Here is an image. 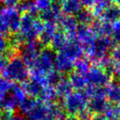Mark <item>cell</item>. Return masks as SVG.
Segmentation results:
<instances>
[{
  "instance_id": "ba28073f",
  "label": "cell",
  "mask_w": 120,
  "mask_h": 120,
  "mask_svg": "<svg viewBox=\"0 0 120 120\" xmlns=\"http://www.w3.org/2000/svg\"><path fill=\"white\" fill-rule=\"evenodd\" d=\"M72 84L70 82L69 79H67V77L64 76L60 82L54 86L55 91L57 93V95L60 97H66L68 95L71 93L72 90Z\"/></svg>"
},
{
  "instance_id": "8992f818",
  "label": "cell",
  "mask_w": 120,
  "mask_h": 120,
  "mask_svg": "<svg viewBox=\"0 0 120 120\" xmlns=\"http://www.w3.org/2000/svg\"><path fill=\"white\" fill-rule=\"evenodd\" d=\"M48 113V104L40 99L35 100V103L27 113L29 120H42Z\"/></svg>"
},
{
  "instance_id": "7a4b0ae2",
  "label": "cell",
  "mask_w": 120,
  "mask_h": 120,
  "mask_svg": "<svg viewBox=\"0 0 120 120\" xmlns=\"http://www.w3.org/2000/svg\"><path fill=\"white\" fill-rule=\"evenodd\" d=\"M56 53L49 47L43 49L40 52L33 67L30 69L32 76L45 77L54 67Z\"/></svg>"
},
{
  "instance_id": "9a60e30c",
  "label": "cell",
  "mask_w": 120,
  "mask_h": 120,
  "mask_svg": "<svg viewBox=\"0 0 120 120\" xmlns=\"http://www.w3.org/2000/svg\"><path fill=\"white\" fill-rule=\"evenodd\" d=\"M51 2H55V1H58V0H50Z\"/></svg>"
},
{
  "instance_id": "e0dca14e",
  "label": "cell",
  "mask_w": 120,
  "mask_h": 120,
  "mask_svg": "<svg viewBox=\"0 0 120 120\" xmlns=\"http://www.w3.org/2000/svg\"><path fill=\"white\" fill-rule=\"evenodd\" d=\"M0 1H4H4H5V0H0Z\"/></svg>"
},
{
  "instance_id": "8fae6325",
  "label": "cell",
  "mask_w": 120,
  "mask_h": 120,
  "mask_svg": "<svg viewBox=\"0 0 120 120\" xmlns=\"http://www.w3.org/2000/svg\"><path fill=\"white\" fill-rule=\"evenodd\" d=\"M7 63H8L7 58L4 56H3V55H1V56H0V73L3 72V71H4Z\"/></svg>"
},
{
  "instance_id": "30bf717a",
  "label": "cell",
  "mask_w": 120,
  "mask_h": 120,
  "mask_svg": "<svg viewBox=\"0 0 120 120\" xmlns=\"http://www.w3.org/2000/svg\"><path fill=\"white\" fill-rule=\"evenodd\" d=\"M19 2L20 0H5L4 1L7 8H15L19 4Z\"/></svg>"
},
{
  "instance_id": "6da1fadb",
  "label": "cell",
  "mask_w": 120,
  "mask_h": 120,
  "mask_svg": "<svg viewBox=\"0 0 120 120\" xmlns=\"http://www.w3.org/2000/svg\"><path fill=\"white\" fill-rule=\"evenodd\" d=\"M29 68L19 57H14L10 61H8L4 71L3 76L9 82H24L28 79Z\"/></svg>"
},
{
  "instance_id": "277c9868",
  "label": "cell",
  "mask_w": 120,
  "mask_h": 120,
  "mask_svg": "<svg viewBox=\"0 0 120 120\" xmlns=\"http://www.w3.org/2000/svg\"><path fill=\"white\" fill-rule=\"evenodd\" d=\"M41 46L42 45L38 40H33V41L27 42L26 45L22 49L21 58L27 66L29 71L33 67L39 53L41 51V49H40Z\"/></svg>"
},
{
  "instance_id": "4fadbf2b",
  "label": "cell",
  "mask_w": 120,
  "mask_h": 120,
  "mask_svg": "<svg viewBox=\"0 0 120 120\" xmlns=\"http://www.w3.org/2000/svg\"><path fill=\"white\" fill-rule=\"evenodd\" d=\"M42 120H58V119L55 118H53V117L49 116V115H46V116H45Z\"/></svg>"
},
{
  "instance_id": "52a82bcc",
  "label": "cell",
  "mask_w": 120,
  "mask_h": 120,
  "mask_svg": "<svg viewBox=\"0 0 120 120\" xmlns=\"http://www.w3.org/2000/svg\"><path fill=\"white\" fill-rule=\"evenodd\" d=\"M67 42V35L64 32L57 29L56 33H55L54 36L51 41V44L49 45V48H51L53 51H60L65 46Z\"/></svg>"
},
{
  "instance_id": "5b68a950",
  "label": "cell",
  "mask_w": 120,
  "mask_h": 120,
  "mask_svg": "<svg viewBox=\"0 0 120 120\" xmlns=\"http://www.w3.org/2000/svg\"><path fill=\"white\" fill-rule=\"evenodd\" d=\"M57 30V26L54 22H46L44 23L43 29L39 35V42L42 46L49 47L51 41L54 36Z\"/></svg>"
},
{
  "instance_id": "2e32d148",
  "label": "cell",
  "mask_w": 120,
  "mask_h": 120,
  "mask_svg": "<svg viewBox=\"0 0 120 120\" xmlns=\"http://www.w3.org/2000/svg\"><path fill=\"white\" fill-rule=\"evenodd\" d=\"M0 120H2V118H1V112H0Z\"/></svg>"
},
{
  "instance_id": "3957f363",
  "label": "cell",
  "mask_w": 120,
  "mask_h": 120,
  "mask_svg": "<svg viewBox=\"0 0 120 120\" xmlns=\"http://www.w3.org/2000/svg\"><path fill=\"white\" fill-rule=\"evenodd\" d=\"M21 13L16 8H8L4 9L1 14V19L6 29L9 31L15 33L18 32L21 26Z\"/></svg>"
},
{
  "instance_id": "7c38bea8",
  "label": "cell",
  "mask_w": 120,
  "mask_h": 120,
  "mask_svg": "<svg viewBox=\"0 0 120 120\" xmlns=\"http://www.w3.org/2000/svg\"><path fill=\"white\" fill-rule=\"evenodd\" d=\"M8 120H26V119L22 116H19V115H17V114H15V115L13 114Z\"/></svg>"
},
{
  "instance_id": "5bb4252c",
  "label": "cell",
  "mask_w": 120,
  "mask_h": 120,
  "mask_svg": "<svg viewBox=\"0 0 120 120\" xmlns=\"http://www.w3.org/2000/svg\"><path fill=\"white\" fill-rule=\"evenodd\" d=\"M62 120H77V119H75L74 118H72V117H69V118H63Z\"/></svg>"
},
{
  "instance_id": "9c48e42d",
  "label": "cell",
  "mask_w": 120,
  "mask_h": 120,
  "mask_svg": "<svg viewBox=\"0 0 120 120\" xmlns=\"http://www.w3.org/2000/svg\"><path fill=\"white\" fill-rule=\"evenodd\" d=\"M8 49L7 37H4L3 34L0 33V55H3V53L6 51Z\"/></svg>"
}]
</instances>
